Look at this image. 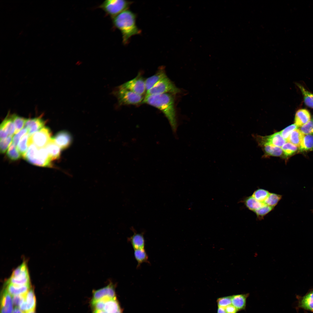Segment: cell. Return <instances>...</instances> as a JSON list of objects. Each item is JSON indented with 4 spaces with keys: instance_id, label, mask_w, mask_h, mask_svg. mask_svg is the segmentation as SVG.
<instances>
[{
    "instance_id": "46",
    "label": "cell",
    "mask_w": 313,
    "mask_h": 313,
    "mask_svg": "<svg viewBox=\"0 0 313 313\" xmlns=\"http://www.w3.org/2000/svg\"><path fill=\"white\" fill-rule=\"evenodd\" d=\"M26 313H35L34 310H32Z\"/></svg>"
},
{
    "instance_id": "25",
    "label": "cell",
    "mask_w": 313,
    "mask_h": 313,
    "mask_svg": "<svg viewBox=\"0 0 313 313\" xmlns=\"http://www.w3.org/2000/svg\"><path fill=\"white\" fill-rule=\"evenodd\" d=\"M296 85L302 94L305 104L308 107L313 109V93L306 89L302 85L297 83Z\"/></svg>"
},
{
    "instance_id": "20",
    "label": "cell",
    "mask_w": 313,
    "mask_h": 313,
    "mask_svg": "<svg viewBox=\"0 0 313 313\" xmlns=\"http://www.w3.org/2000/svg\"><path fill=\"white\" fill-rule=\"evenodd\" d=\"M45 148L52 161L60 158L61 149L56 143L53 138H52Z\"/></svg>"
},
{
    "instance_id": "6",
    "label": "cell",
    "mask_w": 313,
    "mask_h": 313,
    "mask_svg": "<svg viewBox=\"0 0 313 313\" xmlns=\"http://www.w3.org/2000/svg\"><path fill=\"white\" fill-rule=\"evenodd\" d=\"M120 105H135L143 102L142 95L119 86L114 93Z\"/></svg>"
},
{
    "instance_id": "23",
    "label": "cell",
    "mask_w": 313,
    "mask_h": 313,
    "mask_svg": "<svg viewBox=\"0 0 313 313\" xmlns=\"http://www.w3.org/2000/svg\"><path fill=\"white\" fill-rule=\"evenodd\" d=\"M0 128L3 129L8 136H11L15 133V127L11 115H7L0 125Z\"/></svg>"
},
{
    "instance_id": "2",
    "label": "cell",
    "mask_w": 313,
    "mask_h": 313,
    "mask_svg": "<svg viewBox=\"0 0 313 313\" xmlns=\"http://www.w3.org/2000/svg\"><path fill=\"white\" fill-rule=\"evenodd\" d=\"M142 103L152 106L161 111L168 120L173 132H176L178 123L175 107L174 100L172 94L165 93L146 95Z\"/></svg>"
},
{
    "instance_id": "4",
    "label": "cell",
    "mask_w": 313,
    "mask_h": 313,
    "mask_svg": "<svg viewBox=\"0 0 313 313\" xmlns=\"http://www.w3.org/2000/svg\"><path fill=\"white\" fill-rule=\"evenodd\" d=\"M23 157L26 160L33 165L43 167H52V160L45 147L39 148L31 143L29 145Z\"/></svg>"
},
{
    "instance_id": "16",
    "label": "cell",
    "mask_w": 313,
    "mask_h": 313,
    "mask_svg": "<svg viewBox=\"0 0 313 313\" xmlns=\"http://www.w3.org/2000/svg\"><path fill=\"white\" fill-rule=\"evenodd\" d=\"M311 120L310 114L305 109H301L296 112L294 117V124L301 127Z\"/></svg>"
},
{
    "instance_id": "31",
    "label": "cell",
    "mask_w": 313,
    "mask_h": 313,
    "mask_svg": "<svg viewBox=\"0 0 313 313\" xmlns=\"http://www.w3.org/2000/svg\"><path fill=\"white\" fill-rule=\"evenodd\" d=\"M30 136L28 133L24 135L21 139L17 147L21 154L23 156L27 150L29 146L28 141Z\"/></svg>"
},
{
    "instance_id": "32",
    "label": "cell",
    "mask_w": 313,
    "mask_h": 313,
    "mask_svg": "<svg viewBox=\"0 0 313 313\" xmlns=\"http://www.w3.org/2000/svg\"><path fill=\"white\" fill-rule=\"evenodd\" d=\"M285 158H287L294 155L298 150V147L291 143L287 142L281 147Z\"/></svg>"
},
{
    "instance_id": "29",
    "label": "cell",
    "mask_w": 313,
    "mask_h": 313,
    "mask_svg": "<svg viewBox=\"0 0 313 313\" xmlns=\"http://www.w3.org/2000/svg\"><path fill=\"white\" fill-rule=\"evenodd\" d=\"M25 301L27 305L28 312L34 310L36 305V299L33 290L30 289L26 294Z\"/></svg>"
},
{
    "instance_id": "17",
    "label": "cell",
    "mask_w": 313,
    "mask_h": 313,
    "mask_svg": "<svg viewBox=\"0 0 313 313\" xmlns=\"http://www.w3.org/2000/svg\"><path fill=\"white\" fill-rule=\"evenodd\" d=\"M133 234L128 238V241L131 244L134 250L144 249L145 240L143 233H137L132 229Z\"/></svg>"
},
{
    "instance_id": "43",
    "label": "cell",
    "mask_w": 313,
    "mask_h": 313,
    "mask_svg": "<svg viewBox=\"0 0 313 313\" xmlns=\"http://www.w3.org/2000/svg\"><path fill=\"white\" fill-rule=\"evenodd\" d=\"M226 313H236L238 311L231 304L225 307Z\"/></svg>"
},
{
    "instance_id": "12",
    "label": "cell",
    "mask_w": 313,
    "mask_h": 313,
    "mask_svg": "<svg viewBox=\"0 0 313 313\" xmlns=\"http://www.w3.org/2000/svg\"><path fill=\"white\" fill-rule=\"evenodd\" d=\"M45 123V121L40 117L29 118L26 119L24 127L27 130L29 136H31L44 127Z\"/></svg>"
},
{
    "instance_id": "30",
    "label": "cell",
    "mask_w": 313,
    "mask_h": 313,
    "mask_svg": "<svg viewBox=\"0 0 313 313\" xmlns=\"http://www.w3.org/2000/svg\"><path fill=\"white\" fill-rule=\"evenodd\" d=\"M15 127V133L21 131L25 125L26 119L15 114L11 115Z\"/></svg>"
},
{
    "instance_id": "18",
    "label": "cell",
    "mask_w": 313,
    "mask_h": 313,
    "mask_svg": "<svg viewBox=\"0 0 313 313\" xmlns=\"http://www.w3.org/2000/svg\"><path fill=\"white\" fill-rule=\"evenodd\" d=\"M6 289L11 295H24L31 289L30 285H20L10 283L6 284Z\"/></svg>"
},
{
    "instance_id": "9",
    "label": "cell",
    "mask_w": 313,
    "mask_h": 313,
    "mask_svg": "<svg viewBox=\"0 0 313 313\" xmlns=\"http://www.w3.org/2000/svg\"><path fill=\"white\" fill-rule=\"evenodd\" d=\"M51 136L50 129L47 127H44L30 136L28 145L32 143L39 148L45 147L51 139Z\"/></svg>"
},
{
    "instance_id": "47",
    "label": "cell",
    "mask_w": 313,
    "mask_h": 313,
    "mask_svg": "<svg viewBox=\"0 0 313 313\" xmlns=\"http://www.w3.org/2000/svg\"><path fill=\"white\" fill-rule=\"evenodd\" d=\"M312 121H313V119H312Z\"/></svg>"
},
{
    "instance_id": "1",
    "label": "cell",
    "mask_w": 313,
    "mask_h": 313,
    "mask_svg": "<svg viewBox=\"0 0 313 313\" xmlns=\"http://www.w3.org/2000/svg\"><path fill=\"white\" fill-rule=\"evenodd\" d=\"M115 286L110 282L105 286L93 291L90 301L92 313H122L117 298Z\"/></svg>"
},
{
    "instance_id": "41",
    "label": "cell",
    "mask_w": 313,
    "mask_h": 313,
    "mask_svg": "<svg viewBox=\"0 0 313 313\" xmlns=\"http://www.w3.org/2000/svg\"><path fill=\"white\" fill-rule=\"evenodd\" d=\"M218 307H225L231 304V296L220 298L217 300Z\"/></svg>"
},
{
    "instance_id": "5",
    "label": "cell",
    "mask_w": 313,
    "mask_h": 313,
    "mask_svg": "<svg viewBox=\"0 0 313 313\" xmlns=\"http://www.w3.org/2000/svg\"><path fill=\"white\" fill-rule=\"evenodd\" d=\"M132 3V1L126 0H107L103 2L99 7L112 18L128 9Z\"/></svg>"
},
{
    "instance_id": "40",
    "label": "cell",
    "mask_w": 313,
    "mask_h": 313,
    "mask_svg": "<svg viewBox=\"0 0 313 313\" xmlns=\"http://www.w3.org/2000/svg\"><path fill=\"white\" fill-rule=\"evenodd\" d=\"M28 132V130L26 128L24 127V128H23L19 132L14 136L12 138V143L17 147L21 138L27 133Z\"/></svg>"
},
{
    "instance_id": "37",
    "label": "cell",
    "mask_w": 313,
    "mask_h": 313,
    "mask_svg": "<svg viewBox=\"0 0 313 313\" xmlns=\"http://www.w3.org/2000/svg\"><path fill=\"white\" fill-rule=\"evenodd\" d=\"M300 130L304 135H313V121L311 120L309 122L301 126Z\"/></svg>"
},
{
    "instance_id": "26",
    "label": "cell",
    "mask_w": 313,
    "mask_h": 313,
    "mask_svg": "<svg viewBox=\"0 0 313 313\" xmlns=\"http://www.w3.org/2000/svg\"><path fill=\"white\" fill-rule=\"evenodd\" d=\"M301 152L313 150V135H304L299 147Z\"/></svg>"
},
{
    "instance_id": "7",
    "label": "cell",
    "mask_w": 313,
    "mask_h": 313,
    "mask_svg": "<svg viewBox=\"0 0 313 313\" xmlns=\"http://www.w3.org/2000/svg\"><path fill=\"white\" fill-rule=\"evenodd\" d=\"M180 92L181 90L177 87L167 77L147 91L146 95L165 93L175 94Z\"/></svg>"
},
{
    "instance_id": "14",
    "label": "cell",
    "mask_w": 313,
    "mask_h": 313,
    "mask_svg": "<svg viewBox=\"0 0 313 313\" xmlns=\"http://www.w3.org/2000/svg\"><path fill=\"white\" fill-rule=\"evenodd\" d=\"M56 143L61 149L68 148L72 142V137L69 133L61 131L57 133L53 138Z\"/></svg>"
},
{
    "instance_id": "45",
    "label": "cell",
    "mask_w": 313,
    "mask_h": 313,
    "mask_svg": "<svg viewBox=\"0 0 313 313\" xmlns=\"http://www.w3.org/2000/svg\"><path fill=\"white\" fill-rule=\"evenodd\" d=\"M217 313H226L224 307H218Z\"/></svg>"
},
{
    "instance_id": "19",
    "label": "cell",
    "mask_w": 313,
    "mask_h": 313,
    "mask_svg": "<svg viewBox=\"0 0 313 313\" xmlns=\"http://www.w3.org/2000/svg\"><path fill=\"white\" fill-rule=\"evenodd\" d=\"M13 303L10 295L5 290L1 301V313H12Z\"/></svg>"
},
{
    "instance_id": "44",
    "label": "cell",
    "mask_w": 313,
    "mask_h": 313,
    "mask_svg": "<svg viewBox=\"0 0 313 313\" xmlns=\"http://www.w3.org/2000/svg\"><path fill=\"white\" fill-rule=\"evenodd\" d=\"M12 313H25L22 311L18 307H15L13 310Z\"/></svg>"
},
{
    "instance_id": "34",
    "label": "cell",
    "mask_w": 313,
    "mask_h": 313,
    "mask_svg": "<svg viewBox=\"0 0 313 313\" xmlns=\"http://www.w3.org/2000/svg\"><path fill=\"white\" fill-rule=\"evenodd\" d=\"M282 198V195L270 192L268 197L264 203L268 205L274 207L278 204Z\"/></svg>"
},
{
    "instance_id": "10",
    "label": "cell",
    "mask_w": 313,
    "mask_h": 313,
    "mask_svg": "<svg viewBox=\"0 0 313 313\" xmlns=\"http://www.w3.org/2000/svg\"><path fill=\"white\" fill-rule=\"evenodd\" d=\"M120 86L141 95L146 90L145 80L140 74L134 78L125 82Z\"/></svg>"
},
{
    "instance_id": "3",
    "label": "cell",
    "mask_w": 313,
    "mask_h": 313,
    "mask_svg": "<svg viewBox=\"0 0 313 313\" xmlns=\"http://www.w3.org/2000/svg\"><path fill=\"white\" fill-rule=\"evenodd\" d=\"M136 14L128 9L112 18L114 26L121 32L124 44H128L130 38L141 34L136 23Z\"/></svg>"
},
{
    "instance_id": "11",
    "label": "cell",
    "mask_w": 313,
    "mask_h": 313,
    "mask_svg": "<svg viewBox=\"0 0 313 313\" xmlns=\"http://www.w3.org/2000/svg\"><path fill=\"white\" fill-rule=\"evenodd\" d=\"M258 137L260 145L266 144L281 147L287 141L282 136L279 132H275L270 135L265 137L259 136Z\"/></svg>"
},
{
    "instance_id": "42",
    "label": "cell",
    "mask_w": 313,
    "mask_h": 313,
    "mask_svg": "<svg viewBox=\"0 0 313 313\" xmlns=\"http://www.w3.org/2000/svg\"><path fill=\"white\" fill-rule=\"evenodd\" d=\"M26 294L13 296L12 299L13 304L16 307H19L21 303L25 299Z\"/></svg>"
},
{
    "instance_id": "21",
    "label": "cell",
    "mask_w": 313,
    "mask_h": 313,
    "mask_svg": "<svg viewBox=\"0 0 313 313\" xmlns=\"http://www.w3.org/2000/svg\"><path fill=\"white\" fill-rule=\"evenodd\" d=\"M260 145L262 147L266 156L283 157L285 158L283 150L281 147L266 144Z\"/></svg>"
},
{
    "instance_id": "13",
    "label": "cell",
    "mask_w": 313,
    "mask_h": 313,
    "mask_svg": "<svg viewBox=\"0 0 313 313\" xmlns=\"http://www.w3.org/2000/svg\"><path fill=\"white\" fill-rule=\"evenodd\" d=\"M297 307L313 312V289L310 290L303 296H297Z\"/></svg>"
},
{
    "instance_id": "27",
    "label": "cell",
    "mask_w": 313,
    "mask_h": 313,
    "mask_svg": "<svg viewBox=\"0 0 313 313\" xmlns=\"http://www.w3.org/2000/svg\"><path fill=\"white\" fill-rule=\"evenodd\" d=\"M304 135L299 129H296L290 134L287 141L299 147Z\"/></svg>"
},
{
    "instance_id": "36",
    "label": "cell",
    "mask_w": 313,
    "mask_h": 313,
    "mask_svg": "<svg viewBox=\"0 0 313 313\" xmlns=\"http://www.w3.org/2000/svg\"><path fill=\"white\" fill-rule=\"evenodd\" d=\"M8 157L11 160L15 161L19 159L21 157V154L17 149L11 142L8 148L7 152Z\"/></svg>"
},
{
    "instance_id": "39",
    "label": "cell",
    "mask_w": 313,
    "mask_h": 313,
    "mask_svg": "<svg viewBox=\"0 0 313 313\" xmlns=\"http://www.w3.org/2000/svg\"><path fill=\"white\" fill-rule=\"evenodd\" d=\"M12 140V137L8 136L5 139L0 140V150L2 153H4L9 148Z\"/></svg>"
},
{
    "instance_id": "15",
    "label": "cell",
    "mask_w": 313,
    "mask_h": 313,
    "mask_svg": "<svg viewBox=\"0 0 313 313\" xmlns=\"http://www.w3.org/2000/svg\"><path fill=\"white\" fill-rule=\"evenodd\" d=\"M167 77L164 67H160L156 73L145 80L146 90L147 91L160 81Z\"/></svg>"
},
{
    "instance_id": "35",
    "label": "cell",
    "mask_w": 313,
    "mask_h": 313,
    "mask_svg": "<svg viewBox=\"0 0 313 313\" xmlns=\"http://www.w3.org/2000/svg\"><path fill=\"white\" fill-rule=\"evenodd\" d=\"M274 207L266 204L256 210L254 212L258 220H261L263 219L265 216L272 211Z\"/></svg>"
},
{
    "instance_id": "38",
    "label": "cell",
    "mask_w": 313,
    "mask_h": 313,
    "mask_svg": "<svg viewBox=\"0 0 313 313\" xmlns=\"http://www.w3.org/2000/svg\"><path fill=\"white\" fill-rule=\"evenodd\" d=\"M298 127L294 123L290 125L280 132L283 138L287 141L290 134L294 130L297 129Z\"/></svg>"
},
{
    "instance_id": "28",
    "label": "cell",
    "mask_w": 313,
    "mask_h": 313,
    "mask_svg": "<svg viewBox=\"0 0 313 313\" xmlns=\"http://www.w3.org/2000/svg\"><path fill=\"white\" fill-rule=\"evenodd\" d=\"M135 258L137 262V267L143 263H149L148 257L145 249L134 250Z\"/></svg>"
},
{
    "instance_id": "22",
    "label": "cell",
    "mask_w": 313,
    "mask_h": 313,
    "mask_svg": "<svg viewBox=\"0 0 313 313\" xmlns=\"http://www.w3.org/2000/svg\"><path fill=\"white\" fill-rule=\"evenodd\" d=\"M240 202L243 203L248 209L253 212L265 205L264 203L258 201L252 196L244 198Z\"/></svg>"
},
{
    "instance_id": "33",
    "label": "cell",
    "mask_w": 313,
    "mask_h": 313,
    "mask_svg": "<svg viewBox=\"0 0 313 313\" xmlns=\"http://www.w3.org/2000/svg\"><path fill=\"white\" fill-rule=\"evenodd\" d=\"M270 192L265 189L259 188L255 190L252 196L259 201L264 203Z\"/></svg>"
},
{
    "instance_id": "8",
    "label": "cell",
    "mask_w": 313,
    "mask_h": 313,
    "mask_svg": "<svg viewBox=\"0 0 313 313\" xmlns=\"http://www.w3.org/2000/svg\"><path fill=\"white\" fill-rule=\"evenodd\" d=\"M6 283L20 285L30 284V277L25 262H23L13 271Z\"/></svg>"
},
{
    "instance_id": "24",
    "label": "cell",
    "mask_w": 313,
    "mask_h": 313,
    "mask_svg": "<svg viewBox=\"0 0 313 313\" xmlns=\"http://www.w3.org/2000/svg\"><path fill=\"white\" fill-rule=\"evenodd\" d=\"M246 294H238L231 296L232 303L238 311L245 308L246 306Z\"/></svg>"
}]
</instances>
